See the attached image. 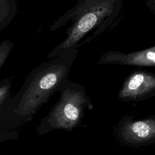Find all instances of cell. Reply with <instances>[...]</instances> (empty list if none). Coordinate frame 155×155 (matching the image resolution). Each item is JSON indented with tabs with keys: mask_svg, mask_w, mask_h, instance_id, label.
<instances>
[{
	"mask_svg": "<svg viewBox=\"0 0 155 155\" xmlns=\"http://www.w3.org/2000/svg\"><path fill=\"white\" fill-rule=\"evenodd\" d=\"M10 87V82L4 85H2L0 87V103L2 101V99L6 97L7 96V93L9 91V89Z\"/></svg>",
	"mask_w": 155,
	"mask_h": 155,
	"instance_id": "52a82bcc",
	"label": "cell"
},
{
	"mask_svg": "<svg viewBox=\"0 0 155 155\" xmlns=\"http://www.w3.org/2000/svg\"><path fill=\"white\" fill-rule=\"evenodd\" d=\"M116 137L119 143L127 147H140L155 143V115L137 119L127 116L116 124Z\"/></svg>",
	"mask_w": 155,
	"mask_h": 155,
	"instance_id": "277c9868",
	"label": "cell"
},
{
	"mask_svg": "<svg viewBox=\"0 0 155 155\" xmlns=\"http://www.w3.org/2000/svg\"><path fill=\"white\" fill-rule=\"evenodd\" d=\"M59 91V99L40 122L37 128L39 135L56 130H72L80 125L85 110L93 108L85 87L78 83L67 79Z\"/></svg>",
	"mask_w": 155,
	"mask_h": 155,
	"instance_id": "3957f363",
	"label": "cell"
},
{
	"mask_svg": "<svg viewBox=\"0 0 155 155\" xmlns=\"http://www.w3.org/2000/svg\"><path fill=\"white\" fill-rule=\"evenodd\" d=\"M155 96V74L143 70H136L125 79L118 94L122 102L140 101Z\"/></svg>",
	"mask_w": 155,
	"mask_h": 155,
	"instance_id": "5b68a950",
	"label": "cell"
},
{
	"mask_svg": "<svg viewBox=\"0 0 155 155\" xmlns=\"http://www.w3.org/2000/svg\"><path fill=\"white\" fill-rule=\"evenodd\" d=\"M146 4L149 10L155 14V0H147Z\"/></svg>",
	"mask_w": 155,
	"mask_h": 155,
	"instance_id": "ba28073f",
	"label": "cell"
},
{
	"mask_svg": "<svg viewBox=\"0 0 155 155\" xmlns=\"http://www.w3.org/2000/svg\"><path fill=\"white\" fill-rule=\"evenodd\" d=\"M78 48L66 50L33 69L15 97L12 112L16 124L30 121L40 108L67 81Z\"/></svg>",
	"mask_w": 155,
	"mask_h": 155,
	"instance_id": "7a4b0ae2",
	"label": "cell"
},
{
	"mask_svg": "<svg viewBox=\"0 0 155 155\" xmlns=\"http://www.w3.org/2000/svg\"><path fill=\"white\" fill-rule=\"evenodd\" d=\"M123 0H78L77 3L60 16L49 28L50 31L70 24L66 37L47 55L53 58L62 51L90 42L106 31L116 21Z\"/></svg>",
	"mask_w": 155,
	"mask_h": 155,
	"instance_id": "6da1fadb",
	"label": "cell"
},
{
	"mask_svg": "<svg viewBox=\"0 0 155 155\" xmlns=\"http://www.w3.org/2000/svg\"><path fill=\"white\" fill-rule=\"evenodd\" d=\"M97 64L154 67L155 47L153 45L151 47L131 53L108 51L102 54Z\"/></svg>",
	"mask_w": 155,
	"mask_h": 155,
	"instance_id": "8992f818",
	"label": "cell"
}]
</instances>
